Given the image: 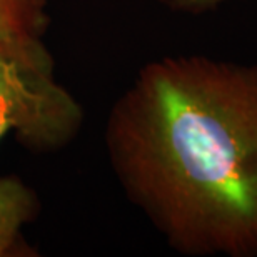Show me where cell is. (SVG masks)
Wrapping results in <instances>:
<instances>
[{
  "mask_svg": "<svg viewBox=\"0 0 257 257\" xmlns=\"http://www.w3.org/2000/svg\"><path fill=\"white\" fill-rule=\"evenodd\" d=\"M112 172L169 247L257 257V64L152 60L114 102Z\"/></svg>",
  "mask_w": 257,
  "mask_h": 257,
  "instance_id": "cell-1",
  "label": "cell"
},
{
  "mask_svg": "<svg viewBox=\"0 0 257 257\" xmlns=\"http://www.w3.org/2000/svg\"><path fill=\"white\" fill-rule=\"evenodd\" d=\"M84 120V107L55 77L44 39L0 47V142L14 134L25 151L55 154L80 136Z\"/></svg>",
  "mask_w": 257,
  "mask_h": 257,
  "instance_id": "cell-2",
  "label": "cell"
},
{
  "mask_svg": "<svg viewBox=\"0 0 257 257\" xmlns=\"http://www.w3.org/2000/svg\"><path fill=\"white\" fill-rule=\"evenodd\" d=\"M42 212L37 191L15 174L0 176V257H39L25 227Z\"/></svg>",
  "mask_w": 257,
  "mask_h": 257,
  "instance_id": "cell-3",
  "label": "cell"
},
{
  "mask_svg": "<svg viewBox=\"0 0 257 257\" xmlns=\"http://www.w3.org/2000/svg\"><path fill=\"white\" fill-rule=\"evenodd\" d=\"M49 25L47 0H0V47L44 39Z\"/></svg>",
  "mask_w": 257,
  "mask_h": 257,
  "instance_id": "cell-4",
  "label": "cell"
},
{
  "mask_svg": "<svg viewBox=\"0 0 257 257\" xmlns=\"http://www.w3.org/2000/svg\"><path fill=\"white\" fill-rule=\"evenodd\" d=\"M157 4L164 5L171 12L200 15L205 12H212L225 4L237 2V0H156Z\"/></svg>",
  "mask_w": 257,
  "mask_h": 257,
  "instance_id": "cell-5",
  "label": "cell"
}]
</instances>
